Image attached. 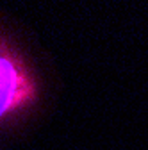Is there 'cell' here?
<instances>
[{
  "instance_id": "1",
  "label": "cell",
  "mask_w": 148,
  "mask_h": 150,
  "mask_svg": "<svg viewBox=\"0 0 148 150\" xmlns=\"http://www.w3.org/2000/svg\"><path fill=\"white\" fill-rule=\"evenodd\" d=\"M39 98L34 71L4 36H0V125L23 115Z\"/></svg>"
}]
</instances>
